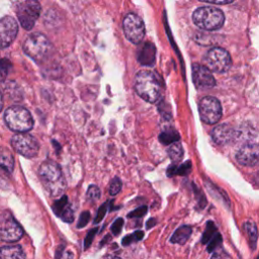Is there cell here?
<instances>
[{
  "mask_svg": "<svg viewBox=\"0 0 259 259\" xmlns=\"http://www.w3.org/2000/svg\"><path fill=\"white\" fill-rule=\"evenodd\" d=\"M38 177L52 196H58L64 193L66 189V180L59 165L53 161H44L38 168Z\"/></svg>",
  "mask_w": 259,
  "mask_h": 259,
  "instance_id": "cell-1",
  "label": "cell"
},
{
  "mask_svg": "<svg viewBox=\"0 0 259 259\" xmlns=\"http://www.w3.org/2000/svg\"><path fill=\"white\" fill-rule=\"evenodd\" d=\"M135 90L144 100L154 103L161 96V83L155 73L143 70L135 77Z\"/></svg>",
  "mask_w": 259,
  "mask_h": 259,
  "instance_id": "cell-2",
  "label": "cell"
},
{
  "mask_svg": "<svg viewBox=\"0 0 259 259\" xmlns=\"http://www.w3.org/2000/svg\"><path fill=\"white\" fill-rule=\"evenodd\" d=\"M192 20L199 28L204 30H217L225 22L223 11L212 6L198 7L192 14Z\"/></svg>",
  "mask_w": 259,
  "mask_h": 259,
  "instance_id": "cell-3",
  "label": "cell"
},
{
  "mask_svg": "<svg viewBox=\"0 0 259 259\" xmlns=\"http://www.w3.org/2000/svg\"><path fill=\"white\" fill-rule=\"evenodd\" d=\"M4 120L7 126L19 134L26 133L33 126V119L30 112L18 105L10 106L5 110Z\"/></svg>",
  "mask_w": 259,
  "mask_h": 259,
  "instance_id": "cell-4",
  "label": "cell"
},
{
  "mask_svg": "<svg viewBox=\"0 0 259 259\" xmlns=\"http://www.w3.org/2000/svg\"><path fill=\"white\" fill-rule=\"evenodd\" d=\"M52 45L48 37L39 32L31 33L23 42L24 53L35 62H42L52 52Z\"/></svg>",
  "mask_w": 259,
  "mask_h": 259,
  "instance_id": "cell-5",
  "label": "cell"
},
{
  "mask_svg": "<svg viewBox=\"0 0 259 259\" xmlns=\"http://www.w3.org/2000/svg\"><path fill=\"white\" fill-rule=\"evenodd\" d=\"M40 13V5L37 1L26 0L17 4L16 14L21 26L29 30L33 27Z\"/></svg>",
  "mask_w": 259,
  "mask_h": 259,
  "instance_id": "cell-6",
  "label": "cell"
},
{
  "mask_svg": "<svg viewBox=\"0 0 259 259\" xmlns=\"http://www.w3.org/2000/svg\"><path fill=\"white\" fill-rule=\"evenodd\" d=\"M23 236V229L9 211L0 214V240L8 243L16 242Z\"/></svg>",
  "mask_w": 259,
  "mask_h": 259,
  "instance_id": "cell-7",
  "label": "cell"
},
{
  "mask_svg": "<svg viewBox=\"0 0 259 259\" xmlns=\"http://www.w3.org/2000/svg\"><path fill=\"white\" fill-rule=\"evenodd\" d=\"M10 143L14 151L23 157L32 158L38 153L37 141L27 133L14 135Z\"/></svg>",
  "mask_w": 259,
  "mask_h": 259,
  "instance_id": "cell-8",
  "label": "cell"
},
{
  "mask_svg": "<svg viewBox=\"0 0 259 259\" xmlns=\"http://www.w3.org/2000/svg\"><path fill=\"white\" fill-rule=\"evenodd\" d=\"M200 118L207 124L218 122L222 117V105L220 101L211 96L203 97L198 104Z\"/></svg>",
  "mask_w": 259,
  "mask_h": 259,
  "instance_id": "cell-9",
  "label": "cell"
},
{
  "mask_svg": "<svg viewBox=\"0 0 259 259\" xmlns=\"http://www.w3.org/2000/svg\"><path fill=\"white\" fill-rule=\"evenodd\" d=\"M206 67L213 72L224 73L228 71L232 65L230 54L222 48L210 49L205 57Z\"/></svg>",
  "mask_w": 259,
  "mask_h": 259,
  "instance_id": "cell-10",
  "label": "cell"
},
{
  "mask_svg": "<svg viewBox=\"0 0 259 259\" xmlns=\"http://www.w3.org/2000/svg\"><path fill=\"white\" fill-rule=\"evenodd\" d=\"M123 31L125 37L133 44H139L145 36V24L143 20L134 13H128L123 18Z\"/></svg>",
  "mask_w": 259,
  "mask_h": 259,
  "instance_id": "cell-11",
  "label": "cell"
},
{
  "mask_svg": "<svg viewBox=\"0 0 259 259\" xmlns=\"http://www.w3.org/2000/svg\"><path fill=\"white\" fill-rule=\"evenodd\" d=\"M18 32V24L11 16L0 19V49H5L12 44Z\"/></svg>",
  "mask_w": 259,
  "mask_h": 259,
  "instance_id": "cell-12",
  "label": "cell"
},
{
  "mask_svg": "<svg viewBox=\"0 0 259 259\" xmlns=\"http://www.w3.org/2000/svg\"><path fill=\"white\" fill-rule=\"evenodd\" d=\"M192 79L197 89H210L215 85V80L210 70L203 65L194 64L192 66Z\"/></svg>",
  "mask_w": 259,
  "mask_h": 259,
  "instance_id": "cell-13",
  "label": "cell"
},
{
  "mask_svg": "<svg viewBox=\"0 0 259 259\" xmlns=\"http://www.w3.org/2000/svg\"><path fill=\"white\" fill-rule=\"evenodd\" d=\"M239 164L246 167H253L259 164V145L249 144L243 146L236 155Z\"/></svg>",
  "mask_w": 259,
  "mask_h": 259,
  "instance_id": "cell-14",
  "label": "cell"
},
{
  "mask_svg": "<svg viewBox=\"0 0 259 259\" xmlns=\"http://www.w3.org/2000/svg\"><path fill=\"white\" fill-rule=\"evenodd\" d=\"M238 137V132L229 124H219L211 132V138L218 145H227Z\"/></svg>",
  "mask_w": 259,
  "mask_h": 259,
  "instance_id": "cell-15",
  "label": "cell"
},
{
  "mask_svg": "<svg viewBox=\"0 0 259 259\" xmlns=\"http://www.w3.org/2000/svg\"><path fill=\"white\" fill-rule=\"evenodd\" d=\"M52 208L56 215L60 217L64 222L72 223L74 221V213L66 195H63L61 198L56 200L52 205Z\"/></svg>",
  "mask_w": 259,
  "mask_h": 259,
  "instance_id": "cell-16",
  "label": "cell"
},
{
  "mask_svg": "<svg viewBox=\"0 0 259 259\" xmlns=\"http://www.w3.org/2000/svg\"><path fill=\"white\" fill-rule=\"evenodd\" d=\"M0 259H25V253L19 245H8L0 248Z\"/></svg>",
  "mask_w": 259,
  "mask_h": 259,
  "instance_id": "cell-17",
  "label": "cell"
},
{
  "mask_svg": "<svg viewBox=\"0 0 259 259\" xmlns=\"http://www.w3.org/2000/svg\"><path fill=\"white\" fill-rule=\"evenodd\" d=\"M138 60L142 65L151 66L155 61V48L152 44H145L138 55Z\"/></svg>",
  "mask_w": 259,
  "mask_h": 259,
  "instance_id": "cell-18",
  "label": "cell"
},
{
  "mask_svg": "<svg viewBox=\"0 0 259 259\" xmlns=\"http://www.w3.org/2000/svg\"><path fill=\"white\" fill-rule=\"evenodd\" d=\"M14 168V158L12 153L4 147H0V169L11 173Z\"/></svg>",
  "mask_w": 259,
  "mask_h": 259,
  "instance_id": "cell-19",
  "label": "cell"
},
{
  "mask_svg": "<svg viewBox=\"0 0 259 259\" xmlns=\"http://www.w3.org/2000/svg\"><path fill=\"white\" fill-rule=\"evenodd\" d=\"M191 235V228L188 226H182L178 228L172 235L170 241L175 244H184Z\"/></svg>",
  "mask_w": 259,
  "mask_h": 259,
  "instance_id": "cell-20",
  "label": "cell"
},
{
  "mask_svg": "<svg viewBox=\"0 0 259 259\" xmlns=\"http://www.w3.org/2000/svg\"><path fill=\"white\" fill-rule=\"evenodd\" d=\"M168 154L172 161H179L183 157V149L180 144L173 143L168 148Z\"/></svg>",
  "mask_w": 259,
  "mask_h": 259,
  "instance_id": "cell-21",
  "label": "cell"
},
{
  "mask_svg": "<svg viewBox=\"0 0 259 259\" xmlns=\"http://www.w3.org/2000/svg\"><path fill=\"white\" fill-rule=\"evenodd\" d=\"M179 139V135L173 131V130H168V131H165L163 132L160 137H159V140L161 143L165 144V145H170V144H173L175 143L177 140Z\"/></svg>",
  "mask_w": 259,
  "mask_h": 259,
  "instance_id": "cell-22",
  "label": "cell"
},
{
  "mask_svg": "<svg viewBox=\"0 0 259 259\" xmlns=\"http://www.w3.org/2000/svg\"><path fill=\"white\" fill-rule=\"evenodd\" d=\"M245 229H246V232L248 234V237H249L250 241L252 242V246L254 248L256 240H257V235H258L257 228H256V226L253 222H247L245 224Z\"/></svg>",
  "mask_w": 259,
  "mask_h": 259,
  "instance_id": "cell-23",
  "label": "cell"
},
{
  "mask_svg": "<svg viewBox=\"0 0 259 259\" xmlns=\"http://www.w3.org/2000/svg\"><path fill=\"white\" fill-rule=\"evenodd\" d=\"M143 237H144V232L143 231H136L135 233L125 236L122 239L121 244H122V246H127V245L132 244L133 242H137V241L142 240Z\"/></svg>",
  "mask_w": 259,
  "mask_h": 259,
  "instance_id": "cell-24",
  "label": "cell"
},
{
  "mask_svg": "<svg viewBox=\"0 0 259 259\" xmlns=\"http://www.w3.org/2000/svg\"><path fill=\"white\" fill-rule=\"evenodd\" d=\"M11 66V62L8 59L0 60V80H4L6 78Z\"/></svg>",
  "mask_w": 259,
  "mask_h": 259,
  "instance_id": "cell-25",
  "label": "cell"
},
{
  "mask_svg": "<svg viewBox=\"0 0 259 259\" xmlns=\"http://www.w3.org/2000/svg\"><path fill=\"white\" fill-rule=\"evenodd\" d=\"M100 197V190L96 185H90L87 190V199L91 202L96 201Z\"/></svg>",
  "mask_w": 259,
  "mask_h": 259,
  "instance_id": "cell-26",
  "label": "cell"
},
{
  "mask_svg": "<svg viewBox=\"0 0 259 259\" xmlns=\"http://www.w3.org/2000/svg\"><path fill=\"white\" fill-rule=\"evenodd\" d=\"M121 189V181L118 177H114L109 184V194L116 195Z\"/></svg>",
  "mask_w": 259,
  "mask_h": 259,
  "instance_id": "cell-27",
  "label": "cell"
},
{
  "mask_svg": "<svg viewBox=\"0 0 259 259\" xmlns=\"http://www.w3.org/2000/svg\"><path fill=\"white\" fill-rule=\"evenodd\" d=\"M109 201H106L105 203H103L100 207H99V209H98V211H97V214H96V217H95V220H94V223L95 224H98L99 222H101V220L104 218V215H105V213H106V211H107V206H108V203Z\"/></svg>",
  "mask_w": 259,
  "mask_h": 259,
  "instance_id": "cell-28",
  "label": "cell"
},
{
  "mask_svg": "<svg viewBox=\"0 0 259 259\" xmlns=\"http://www.w3.org/2000/svg\"><path fill=\"white\" fill-rule=\"evenodd\" d=\"M122 226H123V220H122L121 218H118V219L115 220L114 223L111 225V228H110L111 233H112L113 235H115V236L119 235V233H120V231H121V229H122Z\"/></svg>",
  "mask_w": 259,
  "mask_h": 259,
  "instance_id": "cell-29",
  "label": "cell"
},
{
  "mask_svg": "<svg viewBox=\"0 0 259 259\" xmlns=\"http://www.w3.org/2000/svg\"><path fill=\"white\" fill-rule=\"evenodd\" d=\"M96 233H97V228H95L93 230H90L88 232V234L86 235L85 240H84V250H87L90 247V245H91V243L93 241V238L96 235Z\"/></svg>",
  "mask_w": 259,
  "mask_h": 259,
  "instance_id": "cell-30",
  "label": "cell"
},
{
  "mask_svg": "<svg viewBox=\"0 0 259 259\" xmlns=\"http://www.w3.org/2000/svg\"><path fill=\"white\" fill-rule=\"evenodd\" d=\"M89 220H90V212L89 211H83L80 214V218H79V221H78V224H77V228L81 229V228L85 227L88 224Z\"/></svg>",
  "mask_w": 259,
  "mask_h": 259,
  "instance_id": "cell-31",
  "label": "cell"
},
{
  "mask_svg": "<svg viewBox=\"0 0 259 259\" xmlns=\"http://www.w3.org/2000/svg\"><path fill=\"white\" fill-rule=\"evenodd\" d=\"M147 212V206H140L137 209L131 211L127 217L128 218H141Z\"/></svg>",
  "mask_w": 259,
  "mask_h": 259,
  "instance_id": "cell-32",
  "label": "cell"
},
{
  "mask_svg": "<svg viewBox=\"0 0 259 259\" xmlns=\"http://www.w3.org/2000/svg\"><path fill=\"white\" fill-rule=\"evenodd\" d=\"M73 254L69 251H64L63 248H60V250L57 252L56 259H72Z\"/></svg>",
  "mask_w": 259,
  "mask_h": 259,
  "instance_id": "cell-33",
  "label": "cell"
},
{
  "mask_svg": "<svg viewBox=\"0 0 259 259\" xmlns=\"http://www.w3.org/2000/svg\"><path fill=\"white\" fill-rule=\"evenodd\" d=\"M210 259H231V257L224 251H217L213 253Z\"/></svg>",
  "mask_w": 259,
  "mask_h": 259,
  "instance_id": "cell-34",
  "label": "cell"
},
{
  "mask_svg": "<svg viewBox=\"0 0 259 259\" xmlns=\"http://www.w3.org/2000/svg\"><path fill=\"white\" fill-rule=\"evenodd\" d=\"M204 2L206 3H210V4H217V5H226V4H229V3H232L233 1H210V0H203Z\"/></svg>",
  "mask_w": 259,
  "mask_h": 259,
  "instance_id": "cell-35",
  "label": "cell"
},
{
  "mask_svg": "<svg viewBox=\"0 0 259 259\" xmlns=\"http://www.w3.org/2000/svg\"><path fill=\"white\" fill-rule=\"evenodd\" d=\"M108 240H110V236H108V235H107V236H105V237H104L103 241L100 243V246H103L106 242H108Z\"/></svg>",
  "mask_w": 259,
  "mask_h": 259,
  "instance_id": "cell-36",
  "label": "cell"
},
{
  "mask_svg": "<svg viewBox=\"0 0 259 259\" xmlns=\"http://www.w3.org/2000/svg\"><path fill=\"white\" fill-rule=\"evenodd\" d=\"M103 259H121V258H119L117 256H114V255H106Z\"/></svg>",
  "mask_w": 259,
  "mask_h": 259,
  "instance_id": "cell-37",
  "label": "cell"
},
{
  "mask_svg": "<svg viewBox=\"0 0 259 259\" xmlns=\"http://www.w3.org/2000/svg\"><path fill=\"white\" fill-rule=\"evenodd\" d=\"M155 224V220H150V221H148V224H147V228L149 229V228H151L153 225Z\"/></svg>",
  "mask_w": 259,
  "mask_h": 259,
  "instance_id": "cell-38",
  "label": "cell"
},
{
  "mask_svg": "<svg viewBox=\"0 0 259 259\" xmlns=\"http://www.w3.org/2000/svg\"><path fill=\"white\" fill-rule=\"evenodd\" d=\"M3 108V97H2V93L0 92V111Z\"/></svg>",
  "mask_w": 259,
  "mask_h": 259,
  "instance_id": "cell-39",
  "label": "cell"
}]
</instances>
